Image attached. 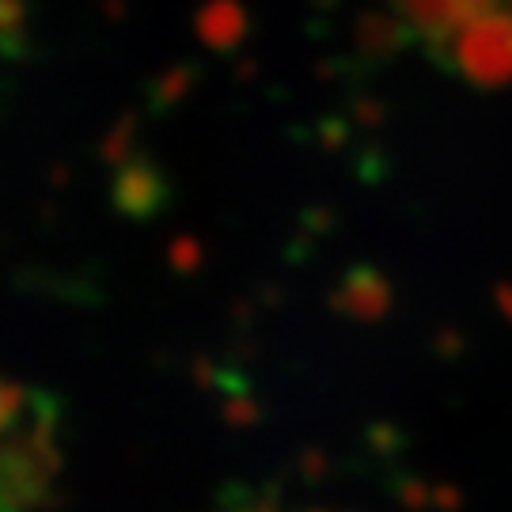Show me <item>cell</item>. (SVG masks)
<instances>
[{
  "instance_id": "3",
  "label": "cell",
  "mask_w": 512,
  "mask_h": 512,
  "mask_svg": "<svg viewBox=\"0 0 512 512\" xmlns=\"http://www.w3.org/2000/svg\"><path fill=\"white\" fill-rule=\"evenodd\" d=\"M395 4L410 23L433 35H452V31L459 35L471 19L494 8V0H395Z\"/></svg>"
},
{
  "instance_id": "1",
  "label": "cell",
  "mask_w": 512,
  "mask_h": 512,
  "mask_svg": "<svg viewBox=\"0 0 512 512\" xmlns=\"http://www.w3.org/2000/svg\"><path fill=\"white\" fill-rule=\"evenodd\" d=\"M61 456L54 448L50 429L31 425L23 433L0 437V512L38 509L57 478Z\"/></svg>"
},
{
  "instance_id": "4",
  "label": "cell",
  "mask_w": 512,
  "mask_h": 512,
  "mask_svg": "<svg viewBox=\"0 0 512 512\" xmlns=\"http://www.w3.org/2000/svg\"><path fill=\"white\" fill-rule=\"evenodd\" d=\"M198 35L213 50H232L239 38L247 35V12L236 0H209L198 12Z\"/></svg>"
},
{
  "instance_id": "2",
  "label": "cell",
  "mask_w": 512,
  "mask_h": 512,
  "mask_svg": "<svg viewBox=\"0 0 512 512\" xmlns=\"http://www.w3.org/2000/svg\"><path fill=\"white\" fill-rule=\"evenodd\" d=\"M456 61L478 88H501L512 80V16L482 12L456 35Z\"/></svg>"
},
{
  "instance_id": "6",
  "label": "cell",
  "mask_w": 512,
  "mask_h": 512,
  "mask_svg": "<svg viewBox=\"0 0 512 512\" xmlns=\"http://www.w3.org/2000/svg\"><path fill=\"white\" fill-rule=\"evenodd\" d=\"M387 285L372 270H357V274L346 277L342 285V304H346L349 315H361V319H380L387 311Z\"/></svg>"
},
{
  "instance_id": "7",
  "label": "cell",
  "mask_w": 512,
  "mask_h": 512,
  "mask_svg": "<svg viewBox=\"0 0 512 512\" xmlns=\"http://www.w3.org/2000/svg\"><path fill=\"white\" fill-rule=\"evenodd\" d=\"M19 410H23V391L16 384H8V380H0V437L12 429Z\"/></svg>"
},
{
  "instance_id": "5",
  "label": "cell",
  "mask_w": 512,
  "mask_h": 512,
  "mask_svg": "<svg viewBox=\"0 0 512 512\" xmlns=\"http://www.w3.org/2000/svg\"><path fill=\"white\" fill-rule=\"evenodd\" d=\"M164 202V186H160V175L145 164H133L122 171L118 179V205L126 209L129 217H148L156 213Z\"/></svg>"
}]
</instances>
